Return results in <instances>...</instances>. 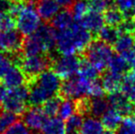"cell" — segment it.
<instances>
[{
    "instance_id": "6da1fadb",
    "label": "cell",
    "mask_w": 135,
    "mask_h": 134,
    "mask_svg": "<svg viewBox=\"0 0 135 134\" xmlns=\"http://www.w3.org/2000/svg\"><path fill=\"white\" fill-rule=\"evenodd\" d=\"M28 102L33 107L43 105L60 92L61 78L52 70H46L38 76L28 79Z\"/></svg>"
},
{
    "instance_id": "7a4b0ae2",
    "label": "cell",
    "mask_w": 135,
    "mask_h": 134,
    "mask_svg": "<svg viewBox=\"0 0 135 134\" xmlns=\"http://www.w3.org/2000/svg\"><path fill=\"white\" fill-rule=\"evenodd\" d=\"M92 39L90 31L82 27L78 22H74L69 28L57 33L56 47L62 55H75L85 52Z\"/></svg>"
},
{
    "instance_id": "3957f363",
    "label": "cell",
    "mask_w": 135,
    "mask_h": 134,
    "mask_svg": "<svg viewBox=\"0 0 135 134\" xmlns=\"http://www.w3.org/2000/svg\"><path fill=\"white\" fill-rule=\"evenodd\" d=\"M16 26L21 35L30 36L41 27V17L31 2L23 4L21 10L16 17Z\"/></svg>"
},
{
    "instance_id": "277c9868",
    "label": "cell",
    "mask_w": 135,
    "mask_h": 134,
    "mask_svg": "<svg viewBox=\"0 0 135 134\" xmlns=\"http://www.w3.org/2000/svg\"><path fill=\"white\" fill-rule=\"evenodd\" d=\"M87 61H89L101 73L109 63L113 56V50L110 45L103 42L100 39L92 41L84 52Z\"/></svg>"
},
{
    "instance_id": "5b68a950",
    "label": "cell",
    "mask_w": 135,
    "mask_h": 134,
    "mask_svg": "<svg viewBox=\"0 0 135 134\" xmlns=\"http://www.w3.org/2000/svg\"><path fill=\"white\" fill-rule=\"evenodd\" d=\"M16 64L23 71L27 78L31 79L38 76L46 71L48 67L52 64V59L47 55L39 54L33 56H25L21 58L16 56Z\"/></svg>"
},
{
    "instance_id": "8992f818",
    "label": "cell",
    "mask_w": 135,
    "mask_h": 134,
    "mask_svg": "<svg viewBox=\"0 0 135 134\" xmlns=\"http://www.w3.org/2000/svg\"><path fill=\"white\" fill-rule=\"evenodd\" d=\"M92 81L83 77H71L64 81L60 88L61 97L66 99L83 98L89 96V90Z\"/></svg>"
},
{
    "instance_id": "52a82bcc",
    "label": "cell",
    "mask_w": 135,
    "mask_h": 134,
    "mask_svg": "<svg viewBox=\"0 0 135 134\" xmlns=\"http://www.w3.org/2000/svg\"><path fill=\"white\" fill-rule=\"evenodd\" d=\"M28 99V86H20L8 89L7 96L2 101L3 108L16 115L23 114L26 111V101Z\"/></svg>"
},
{
    "instance_id": "ba28073f",
    "label": "cell",
    "mask_w": 135,
    "mask_h": 134,
    "mask_svg": "<svg viewBox=\"0 0 135 134\" xmlns=\"http://www.w3.org/2000/svg\"><path fill=\"white\" fill-rule=\"evenodd\" d=\"M82 60L76 55H60L52 59V71L62 79H68L78 73Z\"/></svg>"
},
{
    "instance_id": "9c48e42d",
    "label": "cell",
    "mask_w": 135,
    "mask_h": 134,
    "mask_svg": "<svg viewBox=\"0 0 135 134\" xmlns=\"http://www.w3.org/2000/svg\"><path fill=\"white\" fill-rule=\"evenodd\" d=\"M23 45L21 33L15 29L0 32V52L17 55L20 53Z\"/></svg>"
},
{
    "instance_id": "30bf717a",
    "label": "cell",
    "mask_w": 135,
    "mask_h": 134,
    "mask_svg": "<svg viewBox=\"0 0 135 134\" xmlns=\"http://www.w3.org/2000/svg\"><path fill=\"white\" fill-rule=\"evenodd\" d=\"M48 117L42 107H32L27 109L23 114V122L31 131H40L43 128Z\"/></svg>"
},
{
    "instance_id": "8fae6325",
    "label": "cell",
    "mask_w": 135,
    "mask_h": 134,
    "mask_svg": "<svg viewBox=\"0 0 135 134\" xmlns=\"http://www.w3.org/2000/svg\"><path fill=\"white\" fill-rule=\"evenodd\" d=\"M108 101L114 109L118 110L121 115L128 116L134 113V107L126 95L121 91L108 94Z\"/></svg>"
},
{
    "instance_id": "7c38bea8",
    "label": "cell",
    "mask_w": 135,
    "mask_h": 134,
    "mask_svg": "<svg viewBox=\"0 0 135 134\" xmlns=\"http://www.w3.org/2000/svg\"><path fill=\"white\" fill-rule=\"evenodd\" d=\"M85 29L91 33H98V31L103 28L105 20L102 13L91 10L78 22Z\"/></svg>"
},
{
    "instance_id": "4fadbf2b",
    "label": "cell",
    "mask_w": 135,
    "mask_h": 134,
    "mask_svg": "<svg viewBox=\"0 0 135 134\" xmlns=\"http://www.w3.org/2000/svg\"><path fill=\"white\" fill-rule=\"evenodd\" d=\"M3 85L7 86L8 89L23 86L27 81V76L18 65H14L7 71V73L3 77Z\"/></svg>"
},
{
    "instance_id": "5bb4252c",
    "label": "cell",
    "mask_w": 135,
    "mask_h": 134,
    "mask_svg": "<svg viewBox=\"0 0 135 134\" xmlns=\"http://www.w3.org/2000/svg\"><path fill=\"white\" fill-rule=\"evenodd\" d=\"M22 50L25 56L39 55V54H42L43 52H47L44 44L35 33L28 36L25 41H23Z\"/></svg>"
},
{
    "instance_id": "9a60e30c",
    "label": "cell",
    "mask_w": 135,
    "mask_h": 134,
    "mask_svg": "<svg viewBox=\"0 0 135 134\" xmlns=\"http://www.w3.org/2000/svg\"><path fill=\"white\" fill-rule=\"evenodd\" d=\"M37 11L41 19L50 21L60 11V6L55 2V0H38Z\"/></svg>"
},
{
    "instance_id": "2e32d148",
    "label": "cell",
    "mask_w": 135,
    "mask_h": 134,
    "mask_svg": "<svg viewBox=\"0 0 135 134\" xmlns=\"http://www.w3.org/2000/svg\"><path fill=\"white\" fill-rule=\"evenodd\" d=\"M123 76L122 75L113 73L108 71L103 73L101 78V84L106 93L111 94L114 92L120 91L122 86Z\"/></svg>"
},
{
    "instance_id": "e0dca14e",
    "label": "cell",
    "mask_w": 135,
    "mask_h": 134,
    "mask_svg": "<svg viewBox=\"0 0 135 134\" xmlns=\"http://www.w3.org/2000/svg\"><path fill=\"white\" fill-rule=\"evenodd\" d=\"M35 34L42 41L47 52H51L54 46H56L57 32L52 27L48 25H41Z\"/></svg>"
},
{
    "instance_id": "ac0fdd59",
    "label": "cell",
    "mask_w": 135,
    "mask_h": 134,
    "mask_svg": "<svg viewBox=\"0 0 135 134\" xmlns=\"http://www.w3.org/2000/svg\"><path fill=\"white\" fill-rule=\"evenodd\" d=\"M122 121V115L113 107L108 108L105 114L101 117V122L104 128L108 131H114L119 127Z\"/></svg>"
},
{
    "instance_id": "d6986e66",
    "label": "cell",
    "mask_w": 135,
    "mask_h": 134,
    "mask_svg": "<svg viewBox=\"0 0 135 134\" xmlns=\"http://www.w3.org/2000/svg\"><path fill=\"white\" fill-rule=\"evenodd\" d=\"M74 23V17L72 12L68 9L64 8V10L59 11L55 17L52 19V26L55 29L64 31L69 28Z\"/></svg>"
},
{
    "instance_id": "ffe728a7",
    "label": "cell",
    "mask_w": 135,
    "mask_h": 134,
    "mask_svg": "<svg viewBox=\"0 0 135 134\" xmlns=\"http://www.w3.org/2000/svg\"><path fill=\"white\" fill-rule=\"evenodd\" d=\"M104 131V126L101 120L95 117H86L83 120L80 134H101Z\"/></svg>"
},
{
    "instance_id": "44dd1931",
    "label": "cell",
    "mask_w": 135,
    "mask_h": 134,
    "mask_svg": "<svg viewBox=\"0 0 135 134\" xmlns=\"http://www.w3.org/2000/svg\"><path fill=\"white\" fill-rule=\"evenodd\" d=\"M108 71L113 73L122 75L124 76L127 73L131 70V65L128 62L119 54V55H113L110 59L109 63L108 64Z\"/></svg>"
},
{
    "instance_id": "7402d4cb",
    "label": "cell",
    "mask_w": 135,
    "mask_h": 134,
    "mask_svg": "<svg viewBox=\"0 0 135 134\" xmlns=\"http://www.w3.org/2000/svg\"><path fill=\"white\" fill-rule=\"evenodd\" d=\"M41 131L43 134H66L65 123L61 118L52 117L47 118Z\"/></svg>"
},
{
    "instance_id": "603a6c76",
    "label": "cell",
    "mask_w": 135,
    "mask_h": 134,
    "mask_svg": "<svg viewBox=\"0 0 135 134\" xmlns=\"http://www.w3.org/2000/svg\"><path fill=\"white\" fill-rule=\"evenodd\" d=\"M109 108V103L103 97H93L89 103V115L95 118H100Z\"/></svg>"
},
{
    "instance_id": "cb8c5ba5",
    "label": "cell",
    "mask_w": 135,
    "mask_h": 134,
    "mask_svg": "<svg viewBox=\"0 0 135 134\" xmlns=\"http://www.w3.org/2000/svg\"><path fill=\"white\" fill-rule=\"evenodd\" d=\"M120 34L121 33L118 27L107 25L103 26V28L98 31V39H100L103 42L107 43L108 45H114V43L119 39Z\"/></svg>"
},
{
    "instance_id": "d4e9b609",
    "label": "cell",
    "mask_w": 135,
    "mask_h": 134,
    "mask_svg": "<svg viewBox=\"0 0 135 134\" xmlns=\"http://www.w3.org/2000/svg\"><path fill=\"white\" fill-rule=\"evenodd\" d=\"M104 20L106 24L113 27H119L126 18L123 13L117 7H108L104 11Z\"/></svg>"
},
{
    "instance_id": "484cf974",
    "label": "cell",
    "mask_w": 135,
    "mask_h": 134,
    "mask_svg": "<svg viewBox=\"0 0 135 134\" xmlns=\"http://www.w3.org/2000/svg\"><path fill=\"white\" fill-rule=\"evenodd\" d=\"M134 45V34L121 33L119 39L114 43V50L119 53H122L127 51L132 50Z\"/></svg>"
},
{
    "instance_id": "4316f807",
    "label": "cell",
    "mask_w": 135,
    "mask_h": 134,
    "mask_svg": "<svg viewBox=\"0 0 135 134\" xmlns=\"http://www.w3.org/2000/svg\"><path fill=\"white\" fill-rule=\"evenodd\" d=\"M77 73L80 77H83V78H85L90 81H94L98 77L100 72L90 62L85 59L81 61L80 67H79Z\"/></svg>"
},
{
    "instance_id": "83f0119b",
    "label": "cell",
    "mask_w": 135,
    "mask_h": 134,
    "mask_svg": "<svg viewBox=\"0 0 135 134\" xmlns=\"http://www.w3.org/2000/svg\"><path fill=\"white\" fill-rule=\"evenodd\" d=\"M71 9L74 19L79 22L90 11V5L85 0H76L73 3Z\"/></svg>"
},
{
    "instance_id": "f1b7e54d",
    "label": "cell",
    "mask_w": 135,
    "mask_h": 134,
    "mask_svg": "<svg viewBox=\"0 0 135 134\" xmlns=\"http://www.w3.org/2000/svg\"><path fill=\"white\" fill-rule=\"evenodd\" d=\"M76 112V102L74 99H64L61 102L57 114L62 120H67Z\"/></svg>"
},
{
    "instance_id": "f546056e",
    "label": "cell",
    "mask_w": 135,
    "mask_h": 134,
    "mask_svg": "<svg viewBox=\"0 0 135 134\" xmlns=\"http://www.w3.org/2000/svg\"><path fill=\"white\" fill-rule=\"evenodd\" d=\"M83 116L79 113H75L73 116L66 120L65 122V131L66 134H75L80 131L81 126L83 124Z\"/></svg>"
},
{
    "instance_id": "4dcf8cb0",
    "label": "cell",
    "mask_w": 135,
    "mask_h": 134,
    "mask_svg": "<svg viewBox=\"0 0 135 134\" xmlns=\"http://www.w3.org/2000/svg\"><path fill=\"white\" fill-rule=\"evenodd\" d=\"M18 115L7 110L0 111V134H3L7 129L17 122Z\"/></svg>"
},
{
    "instance_id": "1f68e13d",
    "label": "cell",
    "mask_w": 135,
    "mask_h": 134,
    "mask_svg": "<svg viewBox=\"0 0 135 134\" xmlns=\"http://www.w3.org/2000/svg\"><path fill=\"white\" fill-rule=\"evenodd\" d=\"M116 134H135V113L123 118Z\"/></svg>"
},
{
    "instance_id": "d6a6232c",
    "label": "cell",
    "mask_w": 135,
    "mask_h": 134,
    "mask_svg": "<svg viewBox=\"0 0 135 134\" xmlns=\"http://www.w3.org/2000/svg\"><path fill=\"white\" fill-rule=\"evenodd\" d=\"M115 4L125 18H131L135 15V0H115Z\"/></svg>"
},
{
    "instance_id": "836d02e7",
    "label": "cell",
    "mask_w": 135,
    "mask_h": 134,
    "mask_svg": "<svg viewBox=\"0 0 135 134\" xmlns=\"http://www.w3.org/2000/svg\"><path fill=\"white\" fill-rule=\"evenodd\" d=\"M61 99L58 97H54L52 98L48 99L42 106V109L44 111V113L46 114L47 117H54L55 115L58 113L59 110V107H60L61 104Z\"/></svg>"
},
{
    "instance_id": "e575fe53",
    "label": "cell",
    "mask_w": 135,
    "mask_h": 134,
    "mask_svg": "<svg viewBox=\"0 0 135 134\" xmlns=\"http://www.w3.org/2000/svg\"><path fill=\"white\" fill-rule=\"evenodd\" d=\"M16 26L15 18L6 11H0V32L14 29Z\"/></svg>"
},
{
    "instance_id": "d590c367",
    "label": "cell",
    "mask_w": 135,
    "mask_h": 134,
    "mask_svg": "<svg viewBox=\"0 0 135 134\" xmlns=\"http://www.w3.org/2000/svg\"><path fill=\"white\" fill-rule=\"evenodd\" d=\"M3 134H34L32 131L24 124L23 121H17Z\"/></svg>"
},
{
    "instance_id": "8d00e7d4",
    "label": "cell",
    "mask_w": 135,
    "mask_h": 134,
    "mask_svg": "<svg viewBox=\"0 0 135 134\" xmlns=\"http://www.w3.org/2000/svg\"><path fill=\"white\" fill-rule=\"evenodd\" d=\"M12 62L13 60L9 56L0 52V77H3L12 67Z\"/></svg>"
},
{
    "instance_id": "74e56055",
    "label": "cell",
    "mask_w": 135,
    "mask_h": 134,
    "mask_svg": "<svg viewBox=\"0 0 135 134\" xmlns=\"http://www.w3.org/2000/svg\"><path fill=\"white\" fill-rule=\"evenodd\" d=\"M105 90L102 86L101 82L94 80L91 82L90 90H89V96L92 97H102L105 95Z\"/></svg>"
},
{
    "instance_id": "f35d334b",
    "label": "cell",
    "mask_w": 135,
    "mask_h": 134,
    "mask_svg": "<svg viewBox=\"0 0 135 134\" xmlns=\"http://www.w3.org/2000/svg\"><path fill=\"white\" fill-rule=\"evenodd\" d=\"M89 5L91 10L102 13L109 7V0H91Z\"/></svg>"
},
{
    "instance_id": "ab89813d",
    "label": "cell",
    "mask_w": 135,
    "mask_h": 134,
    "mask_svg": "<svg viewBox=\"0 0 135 134\" xmlns=\"http://www.w3.org/2000/svg\"><path fill=\"white\" fill-rule=\"evenodd\" d=\"M55 2L60 6V7H64V8L68 9L69 7H72L74 0H55Z\"/></svg>"
},
{
    "instance_id": "60d3db41",
    "label": "cell",
    "mask_w": 135,
    "mask_h": 134,
    "mask_svg": "<svg viewBox=\"0 0 135 134\" xmlns=\"http://www.w3.org/2000/svg\"><path fill=\"white\" fill-rule=\"evenodd\" d=\"M7 92H8V88L4 85H0V103H2V101L4 100Z\"/></svg>"
},
{
    "instance_id": "b9f144b4",
    "label": "cell",
    "mask_w": 135,
    "mask_h": 134,
    "mask_svg": "<svg viewBox=\"0 0 135 134\" xmlns=\"http://www.w3.org/2000/svg\"><path fill=\"white\" fill-rule=\"evenodd\" d=\"M101 134H114V132L112 131H108V130H107V131H103Z\"/></svg>"
},
{
    "instance_id": "7bdbcfd3",
    "label": "cell",
    "mask_w": 135,
    "mask_h": 134,
    "mask_svg": "<svg viewBox=\"0 0 135 134\" xmlns=\"http://www.w3.org/2000/svg\"><path fill=\"white\" fill-rule=\"evenodd\" d=\"M133 22H134V24H135V18H133Z\"/></svg>"
},
{
    "instance_id": "ee69618b",
    "label": "cell",
    "mask_w": 135,
    "mask_h": 134,
    "mask_svg": "<svg viewBox=\"0 0 135 134\" xmlns=\"http://www.w3.org/2000/svg\"><path fill=\"white\" fill-rule=\"evenodd\" d=\"M26 1H30H30H31V0H26Z\"/></svg>"
},
{
    "instance_id": "f6af8a7d",
    "label": "cell",
    "mask_w": 135,
    "mask_h": 134,
    "mask_svg": "<svg viewBox=\"0 0 135 134\" xmlns=\"http://www.w3.org/2000/svg\"><path fill=\"white\" fill-rule=\"evenodd\" d=\"M75 134H78V133H75Z\"/></svg>"
}]
</instances>
